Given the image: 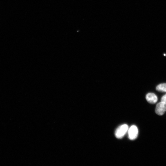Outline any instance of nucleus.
Here are the masks:
<instances>
[{
    "label": "nucleus",
    "instance_id": "39448f33",
    "mask_svg": "<svg viewBox=\"0 0 166 166\" xmlns=\"http://www.w3.org/2000/svg\"><path fill=\"white\" fill-rule=\"evenodd\" d=\"M157 90L161 92H166V84H162L159 85L156 87Z\"/></svg>",
    "mask_w": 166,
    "mask_h": 166
},
{
    "label": "nucleus",
    "instance_id": "7ed1b4c3",
    "mask_svg": "<svg viewBox=\"0 0 166 166\" xmlns=\"http://www.w3.org/2000/svg\"><path fill=\"white\" fill-rule=\"evenodd\" d=\"M166 112V104L161 101L156 105L155 112L159 116L164 115Z\"/></svg>",
    "mask_w": 166,
    "mask_h": 166
},
{
    "label": "nucleus",
    "instance_id": "20e7f679",
    "mask_svg": "<svg viewBox=\"0 0 166 166\" xmlns=\"http://www.w3.org/2000/svg\"><path fill=\"white\" fill-rule=\"evenodd\" d=\"M145 98L148 102L151 104H156L158 100L157 97L153 93H150L147 94Z\"/></svg>",
    "mask_w": 166,
    "mask_h": 166
},
{
    "label": "nucleus",
    "instance_id": "423d86ee",
    "mask_svg": "<svg viewBox=\"0 0 166 166\" xmlns=\"http://www.w3.org/2000/svg\"><path fill=\"white\" fill-rule=\"evenodd\" d=\"M161 101L166 104V94L162 97L161 99Z\"/></svg>",
    "mask_w": 166,
    "mask_h": 166
},
{
    "label": "nucleus",
    "instance_id": "0eeeda50",
    "mask_svg": "<svg viewBox=\"0 0 166 166\" xmlns=\"http://www.w3.org/2000/svg\"><path fill=\"white\" fill-rule=\"evenodd\" d=\"M165 55H166L165 54H164V56H165Z\"/></svg>",
    "mask_w": 166,
    "mask_h": 166
},
{
    "label": "nucleus",
    "instance_id": "f257e3e1",
    "mask_svg": "<svg viewBox=\"0 0 166 166\" xmlns=\"http://www.w3.org/2000/svg\"><path fill=\"white\" fill-rule=\"evenodd\" d=\"M128 126L127 124H123L119 126L115 132V136L118 139L122 138L126 134L128 130Z\"/></svg>",
    "mask_w": 166,
    "mask_h": 166
},
{
    "label": "nucleus",
    "instance_id": "f03ea898",
    "mask_svg": "<svg viewBox=\"0 0 166 166\" xmlns=\"http://www.w3.org/2000/svg\"><path fill=\"white\" fill-rule=\"evenodd\" d=\"M138 133V129L135 125H132L129 129L128 137L129 139L133 140L137 138Z\"/></svg>",
    "mask_w": 166,
    "mask_h": 166
}]
</instances>
